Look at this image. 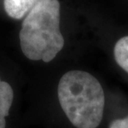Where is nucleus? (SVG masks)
I'll return each mask as SVG.
<instances>
[{
	"mask_svg": "<svg viewBox=\"0 0 128 128\" xmlns=\"http://www.w3.org/2000/svg\"><path fill=\"white\" fill-rule=\"evenodd\" d=\"M60 106L76 128H96L101 123L105 106L103 88L98 80L84 71L68 72L58 88Z\"/></svg>",
	"mask_w": 128,
	"mask_h": 128,
	"instance_id": "f257e3e1",
	"label": "nucleus"
},
{
	"mask_svg": "<svg viewBox=\"0 0 128 128\" xmlns=\"http://www.w3.org/2000/svg\"><path fill=\"white\" fill-rule=\"evenodd\" d=\"M21 49L30 60L49 62L62 49L58 0H40L26 15L19 32Z\"/></svg>",
	"mask_w": 128,
	"mask_h": 128,
	"instance_id": "f03ea898",
	"label": "nucleus"
},
{
	"mask_svg": "<svg viewBox=\"0 0 128 128\" xmlns=\"http://www.w3.org/2000/svg\"><path fill=\"white\" fill-rule=\"evenodd\" d=\"M40 0H4V9L9 17L21 19Z\"/></svg>",
	"mask_w": 128,
	"mask_h": 128,
	"instance_id": "7ed1b4c3",
	"label": "nucleus"
},
{
	"mask_svg": "<svg viewBox=\"0 0 128 128\" xmlns=\"http://www.w3.org/2000/svg\"><path fill=\"white\" fill-rule=\"evenodd\" d=\"M14 101V91L11 86L0 79V128L6 127V120Z\"/></svg>",
	"mask_w": 128,
	"mask_h": 128,
	"instance_id": "20e7f679",
	"label": "nucleus"
},
{
	"mask_svg": "<svg viewBox=\"0 0 128 128\" xmlns=\"http://www.w3.org/2000/svg\"><path fill=\"white\" fill-rule=\"evenodd\" d=\"M114 58L116 63L128 73V36L116 42L114 47Z\"/></svg>",
	"mask_w": 128,
	"mask_h": 128,
	"instance_id": "39448f33",
	"label": "nucleus"
},
{
	"mask_svg": "<svg viewBox=\"0 0 128 128\" xmlns=\"http://www.w3.org/2000/svg\"><path fill=\"white\" fill-rule=\"evenodd\" d=\"M109 128H128V116L123 119H116L112 121Z\"/></svg>",
	"mask_w": 128,
	"mask_h": 128,
	"instance_id": "423d86ee",
	"label": "nucleus"
}]
</instances>
